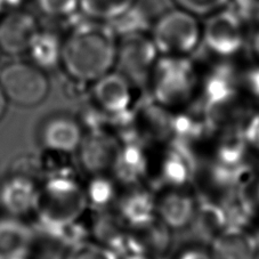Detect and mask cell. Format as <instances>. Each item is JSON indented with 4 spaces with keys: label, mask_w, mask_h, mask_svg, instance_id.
<instances>
[{
    "label": "cell",
    "mask_w": 259,
    "mask_h": 259,
    "mask_svg": "<svg viewBox=\"0 0 259 259\" xmlns=\"http://www.w3.org/2000/svg\"><path fill=\"white\" fill-rule=\"evenodd\" d=\"M118 35L109 23L78 15L63 37L61 66L75 83L91 84L114 70Z\"/></svg>",
    "instance_id": "6da1fadb"
},
{
    "label": "cell",
    "mask_w": 259,
    "mask_h": 259,
    "mask_svg": "<svg viewBox=\"0 0 259 259\" xmlns=\"http://www.w3.org/2000/svg\"><path fill=\"white\" fill-rule=\"evenodd\" d=\"M84 185L70 174L47 177L39 184L33 215L53 235L80 222L88 209Z\"/></svg>",
    "instance_id": "7a4b0ae2"
},
{
    "label": "cell",
    "mask_w": 259,
    "mask_h": 259,
    "mask_svg": "<svg viewBox=\"0 0 259 259\" xmlns=\"http://www.w3.org/2000/svg\"><path fill=\"white\" fill-rule=\"evenodd\" d=\"M198 75L189 56L160 55L149 88L153 102L164 109L178 108L194 96Z\"/></svg>",
    "instance_id": "3957f363"
},
{
    "label": "cell",
    "mask_w": 259,
    "mask_h": 259,
    "mask_svg": "<svg viewBox=\"0 0 259 259\" xmlns=\"http://www.w3.org/2000/svg\"><path fill=\"white\" fill-rule=\"evenodd\" d=\"M150 35L160 55L189 56L202 42V28L195 15L177 8L160 16Z\"/></svg>",
    "instance_id": "277c9868"
},
{
    "label": "cell",
    "mask_w": 259,
    "mask_h": 259,
    "mask_svg": "<svg viewBox=\"0 0 259 259\" xmlns=\"http://www.w3.org/2000/svg\"><path fill=\"white\" fill-rule=\"evenodd\" d=\"M0 87L8 102L32 108L42 103L49 93L45 70L31 61H11L0 69Z\"/></svg>",
    "instance_id": "5b68a950"
},
{
    "label": "cell",
    "mask_w": 259,
    "mask_h": 259,
    "mask_svg": "<svg viewBox=\"0 0 259 259\" xmlns=\"http://www.w3.org/2000/svg\"><path fill=\"white\" fill-rule=\"evenodd\" d=\"M159 56L158 49L147 32L124 34L118 37L114 70L135 88L145 89L149 87Z\"/></svg>",
    "instance_id": "8992f818"
},
{
    "label": "cell",
    "mask_w": 259,
    "mask_h": 259,
    "mask_svg": "<svg viewBox=\"0 0 259 259\" xmlns=\"http://www.w3.org/2000/svg\"><path fill=\"white\" fill-rule=\"evenodd\" d=\"M122 143L119 136L105 127H94L84 131L74 154L79 166L87 175H111Z\"/></svg>",
    "instance_id": "52a82bcc"
},
{
    "label": "cell",
    "mask_w": 259,
    "mask_h": 259,
    "mask_svg": "<svg viewBox=\"0 0 259 259\" xmlns=\"http://www.w3.org/2000/svg\"><path fill=\"white\" fill-rule=\"evenodd\" d=\"M244 40L242 17L235 11L215 12L209 15L202 28V42L213 55L230 57L238 54Z\"/></svg>",
    "instance_id": "ba28073f"
},
{
    "label": "cell",
    "mask_w": 259,
    "mask_h": 259,
    "mask_svg": "<svg viewBox=\"0 0 259 259\" xmlns=\"http://www.w3.org/2000/svg\"><path fill=\"white\" fill-rule=\"evenodd\" d=\"M41 29L39 17L24 7L8 8L0 15V52L8 56L28 53Z\"/></svg>",
    "instance_id": "9c48e42d"
},
{
    "label": "cell",
    "mask_w": 259,
    "mask_h": 259,
    "mask_svg": "<svg viewBox=\"0 0 259 259\" xmlns=\"http://www.w3.org/2000/svg\"><path fill=\"white\" fill-rule=\"evenodd\" d=\"M134 88L122 74L112 70L91 83L92 104L108 117H123L131 110Z\"/></svg>",
    "instance_id": "30bf717a"
},
{
    "label": "cell",
    "mask_w": 259,
    "mask_h": 259,
    "mask_svg": "<svg viewBox=\"0 0 259 259\" xmlns=\"http://www.w3.org/2000/svg\"><path fill=\"white\" fill-rule=\"evenodd\" d=\"M39 184L29 174L12 171L0 183V208L8 216L17 218L33 213Z\"/></svg>",
    "instance_id": "8fae6325"
},
{
    "label": "cell",
    "mask_w": 259,
    "mask_h": 259,
    "mask_svg": "<svg viewBox=\"0 0 259 259\" xmlns=\"http://www.w3.org/2000/svg\"><path fill=\"white\" fill-rule=\"evenodd\" d=\"M84 128L78 118L55 114L42 122L39 141L44 150L74 154L81 143Z\"/></svg>",
    "instance_id": "7c38bea8"
},
{
    "label": "cell",
    "mask_w": 259,
    "mask_h": 259,
    "mask_svg": "<svg viewBox=\"0 0 259 259\" xmlns=\"http://www.w3.org/2000/svg\"><path fill=\"white\" fill-rule=\"evenodd\" d=\"M199 203L183 187H170L155 199L157 217L171 231L189 229L193 222Z\"/></svg>",
    "instance_id": "4fadbf2b"
},
{
    "label": "cell",
    "mask_w": 259,
    "mask_h": 259,
    "mask_svg": "<svg viewBox=\"0 0 259 259\" xmlns=\"http://www.w3.org/2000/svg\"><path fill=\"white\" fill-rule=\"evenodd\" d=\"M131 226L123 220L115 207L95 210L88 233L93 241L113 250L126 253Z\"/></svg>",
    "instance_id": "5bb4252c"
},
{
    "label": "cell",
    "mask_w": 259,
    "mask_h": 259,
    "mask_svg": "<svg viewBox=\"0 0 259 259\" xmlns=\"http://www.w3.org/2000/svg\"><path fill=\"white\" fill-rule=\"evenodd\" d=\"M171 232L158 217L144 224L132 226L127 252H136L160 259L171 247Z\"/></svg>",
    "instance_id": "9a60e30c"
},
{
    "label": "cell",
    "mask_w": 259,
    "mask_h": 259,
    "mask_svg": "<svg viewBox=\"0 0 259 259\" xmlns=\"http://www.w3.org/2000/svg\"><path fill=\"white\" fill-rule=\"evenodd\" d=\"M35 234L22 218L7 216L0 220V259L30 257Z\"/></svg>",
    "instance_id": "2e32d148"
},
{
    "label": "cell",
    "mask_w": 259,
    "mask_h": 259,
    "mask_svg": "<svg viewBox=\"0 0 259 259\" xmlns=\"http://www.w3.org/2000/svg\"><path fill=\"white\" fill-rule=\"evenodd\" d=\"M211 252L216 259H257L259 244L248 232L227 227L213 239Z\"/></svg>",
    "instance_id": "e0dca14e"
},
{
    "label": "cell",
    "mask_w": 259,
    "mask_h": 259,
    "mask_svg": "<svg viewBox=\"0 0 259 259\" xmlns=\"http://www.w3.org/2000/svg\"><path fill=\"white\" fill-rule=\"evenodd\" d=\"M155 199L149 191L136 185L119 198L114 207L129 226H137L157 217Z\"/></svg>",
    "instance_id": "ac0fdd59"
},
{
    "label": "cell",
    "mask_w": 259,
    "mask_h": 259,
    "mask_svg": "<svg viewBox=\"0 0 259 259\" xmlns=\"http://www.w3.org/2000/svg\"><path fill=\"white\" fill-rule=\"evenodd\" d=\"M147 171L144 152L136 143H122L112 175L117 182L129 186L140 185Z\"/></svg>",
    "instance_id": "d6986e66"
},
{
    "label": "cell",
    "mask_w": 259,
    "mask_h": 259,
    "mask_svg": "<svg viewBox=\"0 0 259 259\" xmlns=\"http://www.w3.org/2000/svg\"><path fill=\"white\" fill-rule=\"evenodd\" d=\"M63 37L54 29L42 28L28 51L30 61L45 71L61 65Z\"/></svg>",
    "instance_id": "ffe728a7"
},
{
    "label": "cell",
    "mask_w": 259,
    "mask_h": 259,
    "mask_svg": "<svg viewBox=\"0 0 259 259\" xmlns=\"http://www.w3.org/2000/svg\"><path fill=\"white\" fill-rule=\"evenodd\" d=\"M84 191L88 207L94 210L114 207L119 199L117 180L112 175L91 176V180L84 185Z\"/></svg>",
    "instance_id": "44dd1931"
},
{
    "label": "cell",
    "mask_w": 259,
    "mask_h": 259,
    "mask_svg": "<svg viewBox=\"0 0 259 259\" xmlns=\"http://www.w3.org/2000/svg\"><path fill=\"white\" fill-rule=\"evenodd\" d=\"M192 171L193 168L189 154L177 147L167 152L162 161L161 176L168 186H185L192 178Z\"/></svg>",
    "instance_id": "7402d4cb"
},
{
    "label": "cell",
    "mask_w": 259,
    "mask_h": 259,
    "mask_svg": "<svg viewBox=\"0 0 259 259\" xmlns=\"http://www.w3.org/2000/svg\"><path fill=\"white\" fill-rule=\"evenodd\" d=\"M136 3L137 0H80L79 12L84 19L109 23Z\"/></svg>",
    "instance_id": "603a6c76"
},
{
    "label": "cell",
    "mask_w": 259,
    "mask_h": 259,
    "mask_svg": "<svg viewBox=\"0 0 259 259\" xmlns=\"http://www.w3.org/2000/svg\"><path fill=\"white\" fill-rule=\"evenodd\" d=\"M109 24L118 37L129 33L147 32L152 28L150 15L144 8L138 6L137 3L122 15L109 22Z\"/></svg>",
    "instance_id": "cb8c5ba5"
},
{
    "label": "cell",
    "mask_w": 259,
    "mask_h": 259,
    "mask_svg": "<svg viewBox=\"0 0 259 259\" xmlns=\"http://www.w3.org/2000/svg\"><path fill=\"white\" fill-rule=\"evenodd\" d=\"M79 3L80 0H34V6L48 20L71 23L80 14Z\"/></svg>",
    "instance_id": "d4e9b609"
},
{
    "label": "cell",
    "mask_w": 259,
    "mask_h": 259,
    "mask_svg": "<svg viewBox=\"0 0 259 259\" xmlns=\"http://www.w3.org/2000/svg\"><path fill=\"white\" fill-rule=\"evenodd\" d=\"M62 259H120V256L113 250L86 239L68 245Z\"/></svg>",
    "instance_id": "484cf974"
},
{
    "label": "cell",
    "mask_w": 259,
    "mask_h": 259,
    "mask_svg": "<svg viewBox=\"0 0 259 259\" xmlns=\"http://www.w3.org/2000/svg\"><path fill=\"white\" fill-rule=\"evenodd\" d=\"M182 8L195 16H209L223 10L230 0H174Z\"/></svg>",
    "instance_id": "4316f807"
},
{
    "label": "cell",
    "mask_w": 259,
    "mask_h": 259,
    "mask_svg": "<svg viewBox=\"0 0 259 259\" xmlns=\"http://www.w3.org/2000/svg\"><path fill=\"white\" fill-rule=\"evenodd\" d=\"M244 141L247 145L259 151V113L252 115L248 120L243 133Z\"/></svg>",
    "instance_id": "83f0119b"
},
{
    "label": "cell",
    "mask_w": 259,
    "mask_h": 259,
    "mask_svg": "<svg viewBox=\"0 0 259 259\" xmlns=\"http://www.w3.org/2000/svg\"><path fill=\"white\" fill-rule=\"evenodd\" d=\"M235 12L242 17H252L259 15V0H232Z\"/></svg>",
    "instance_id": "f1b7e54d"
},
{
    "label": "cell",
    "mask_w": 259,
    "mask_h": 259,
    "mask_svg": "<svg viewBox=\"0 0 259 259\" xmlns=\"http://www.w3.org/2000/svg\"><path fill=\"white\" fill-rule=\"evenodd\" d=\"M177 259H216L211 251H207L202 248L195 247L186 249L182 252Z\"/></svg>",
    "instance_id": "f546056e"
},
{
    "label": "cell",
    "mask_w": 259,
    "mask_h": 259,
    "mask_svg": "<svg viewBox=\"0 0 259 259\" xmlns=\"http://www.w3.org/2000/svg\"><path fill=\"white\" fill-rule=\"evenodd\" d=\"M247 88L252 95L259 97V66L252 69L245 78Z\"/></svg>",
    "instance_id": "4dcf8cb0"
},
{
    "label": "cell",
    "mask_w": 259,
    "mask_h": 259,
    "mask_svg": "<svg viewBox=\"0 0 259 259\" xmlns=\"http://www.w3.org/2000/svg\"><path fill=\"white\" fill-rule=\"evenodd\" d=\"M30 2V0H0V4L4 8H16L23 7Z\"/></svg>",
    "instance_id": "1f68e13d"
},
{
    "label": "cell",
    "mask_w": 259,
    "mask_h": 259,
    "mask_svg": "<svg viewBox=\"0 0 259 259\" xmlns=\"http://www.w3.org/2000/svg\"><path fill=\"white\" fill-rule=\"evenodd\" d=\"M7 104H8L7 98L5 96V94H4L2 87H0V120L4 118V115L6 113Z\"/></svg>",
    "instance_id": "d6a6232c"
},
{
    "label": "cell",
    "mask_w": 259,
    "mask_h": 259,
    "mask_svg": "<svg viewBox=\"0 0 259 259\" xmlns=\"http://www.w3.org/2000/svg\"><path fill=\"white\" fill-rule=\"evenodd\" d=\"M120 259H154V258H151L149 256H145V254H141L136 252H126L123 253V257Z\"/></svg>",
    "instance_id": "836d02e7"
},
{
    "label": "cell",
    "mask_w": 259,
    "mask_h": 259,
    "mask_svg": "<svg viewBox=\"0 0 259 259\" xmlns=\"http://www.w3.org/2000/svg\"><path fill=\"white\" fill-rule=\"evenodd\" d=\"M252 49H253L254 55H256L257 59L259 60V28L256 31V33L253 34V38H252Z\"/></svg>",
    "instance_id": "e575fe53"
},
{
    "label": "cell",
    "mask_w": 259,
    "mask_h": 259,
    "mask_svg": "<svg viewBox=\"0 0 259 259\" xmlns=\"http://www.w3.org/2000/svg\"><path fill=\"white\" fill-rule=\"evenodd\" d=\"M3 10H4V7L2 6V4H0V15H2V13H3Z\"/></svg>",
    "instance_id": "d590c367"
},
{
    "label": "cell",
    "mask_w": 259,
    "mask_h": 259,
    "mask_svg": "<svg viewBox=\"0 0 259 259\" xmlns=\"http://www.w3.org/2000/svg\"><path fill=\"white\" fill-rule=\"evenodd\" d=\"M22 259H30V257H26V258H22Z\"/></svg>",
    "instance_id": "8d00e7d4"
},
{
    "label": "cell",
    "mask_w": 259,
    "mask_h": 259,
    "mask_svg": "<svg viewBox=\"0 0 259 259\" xmlns=\"http://www.w3.org/2000/svg\"><path fill=\"white\" fill-rule=\"evenodd\" d=\"M0 54H2V52H0Z\"/></svg>",
    "instance_id": "74e56055"
}]
</instances>
